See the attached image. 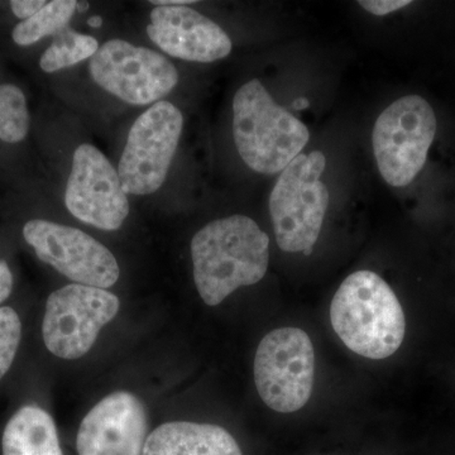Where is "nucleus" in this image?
<instances>
[{
  "instance_id": "nucleus-1",
  "label": "nucleus",
  "mask_w": 455,
  "mask_h": 455,
  "mask_svg": "<svg viewBox=\"0 0 455 455\" xmlns=\"http://www.w3.org/2000/svg\"><path fill=\"white\" fill-rule=\"evenodd\" d=\"M191 259L200 298L217 307L239 287L265 277L269 238L251 218L232 215L212 220L194 235Z\"/></svg>"
},
{
  "instance_id": "nucleus-2",
  "label": "nucleus",
  "mask_w": 455,
  "mask_h": 455,
  "mask_svg": "<svg viewBox=\"0 0 455 455\" xmlns=\"http://www.w3.org/2000/svg\"><path fill=\"white\" fill-rule=\"evenodd\" d=\"M331 320L344 346L368 359L391 357L405 338L403 307L372 271H357L343 281L331 301Z\"/></svg>"
},
{
  "instance_id": "nucleus-3",
  "label": "nucleus",
  "mask_w": 455,
  "mask_h": 455,
  "mask_svg": "<svg viewBox=\"0 0 455 455\" xmlns=\"http://www.w3.org/2000/svg\"><path fill=\"white\" fill-rule=\"evenodd\" d=\"M233 136L245 164L265 175L286 169L310 140L307 125L275 103L259 79L235 92Z\"/></svg>"
},
{
  "instance_id": "nucleus-4",
  "label": "nucleus",
  "mask_w": 455,
  "mask_h": 455,
  "mask_svg": "<svg viewBox=\"0 0 455 455\" xmlns=\"http://www.w3.org/2000/svg\"><path fill=\"white\" fill-rule=\"evenodd\" d=\"M325 166L323 152L300 154L283 171L272 190L269 212L283 252H313L329 205L328 188L320 180Z\"/></svg>"
},
{
  "instance_id": "nucleus-5",
  "label": "nucleus",
  "mask_w": 455,
  "mask_h": 455,
  "mask_svg": "<svg viewBox=\"0 0 455 455\" xmlns=\"http://www.w3.org/2000/svg\"><path fill=\"white\" fill-rule=\"evenodd\" d=\"M436 134L433 108L419 95L392 103L374 124L372 142L379 172L388 185L411 184L427 160Z\"/></svg>"
},
{
  "instance_id": "nucleus-6",
  "label": "nucleus",
  "mask_w": 455,
  "mask_h": 455,
  "mask_svg": "<svg viewBox=\"0 0 455 455\" xmlns=\"http://www.w3.org/2000/svg\"><path fill=\"white\" fill-rule=\"evenodd\" d=\"M254 382L274 411H299L310 400L315 379V352L307 331L280 328L260 340L254 358Z\"/></svg>"
},
{
  "instance_id": "nucleus-7",
  "label": "nucleus",
  "mask_w": 455,
  "mask_h": 455,
  "mask_svg": "<svg viewBox=\"0 0 455 455\" xmlns=\"http://www.w3.org/2000/svg\"><path fill=\"white\" fill-rule=\"evenodd\" d=\"M182 127L184 116L170 101H158L136 119L119 161V180L127 196H149L163 187Z\"/></svg>"
},
{
  "instance_id": "nucleus-8",
  "label": "nucleus",
  "mask_w": 455,
  "mask_h": 455,
  "mask_svg": "<svg viewBox=\"0 0 455 455\" xmlns=\"http://www.w3.org/2000/svg\"><path fill=\"white\" fill-rule=\"evenodd\" d=\"M92 80L131 106H151L170 94L179 73L167 57L130 42L110 40L90 59Z\"/></svg>"
},
{
  "instance_id": "nucleus-9",
  "label": "nucleus",
  "mask_w": 455,
  "mask_h": 455,
  "mask_svg": "<svg viewBox=\"0 0 455 455\" xmlns=\"http://www.w3.org/2000/svg\"><path fill=\"white\" fill-rule=\"evenodd\" d=\"M119 307L114 293L99 287L71 283L56 290L46 302L42 324L46 348L62 359L84 357Z\"/></svg>"
},
{
  "instance_id": "nucleus-10",
  "label": "nucleus",
  "mask_w": 455,
  "mask_h": 455,
  "mask_svg": "<svg viewBox=\"0 0 455 455\" xmlns=\"http://www.w3.org/2000/svg\"><path fill=\"white\" fill-rule=\"evenodd\" d=\"M23 236L38 259L74 283L109 289L119 278V265L109 250L83 230L53 221L33 220Z\"/></svg>"
},
{
  "instance_id": "nucleus-11",
  "label": "nucleus",
  "mask_w": 455,
  "mask_h": 455,
  "mask_svg": "<svg viewBox=\"0 0 455 455\" xmlns=\"http://www.w3.org/2000/svg\"><path fill=\"white\" fill-rule=\"evenodd\" d=\"M65 204L75 218L101 230L119 229L131 211L118 171L92 145L74 152Z\"/></svg>"
},
{
  "instance_id": "nucleus-12",
  "label": "nucleus",
  "mask_w": 455,
  "mask_h": 455,
  "mask_svg": "<svg viewBox=\"0 0 455 455\" xmlns=\"http://www.w3.org/2000/svg\"><path fill=\"white\" fill-rule=\"evenodd\" d=\"M147 412L140 398L118 391L97 403L77 433L79 455H143Z\"/></svg>"
},
{
  "instance_id": "nucleus-13",
  "label": "nucleus",
  "mask_w": 455,
  "mask_h": 455,
  "mask_svg": "<svg viewBox=\"0 0 455 455\" xmlns=\"http://www.w3.org/2000/svg\"><path fill=\"white\" fill-rule=\"evenodd\" d=\"M147 26L149 40L167 55L193 62H214L232 52L220 26L187 5H160Z\"/></svg>"
},
{
  "instance_id": "nucleus-14",
  "label": "nucleus",
  "mask_w": 455,
  "mask_h": 455,
  "mask_svg": "<svg viewBox=\"0 0 455 455\" xmlns=\"http://www.w3.org/2000/svg\"><path fill=\"white\" fill-rule=\"evenodd\" d=\"M143 455H243L235 439L218 425L175 421L149 434Z\"/></svg>"
},
{
  "instance_id": "nucleus-15",
  "label": "nucleus",
  "mask_w": 455,
  "mask_h": 455,
  "mask_svg": "<svg viewBox=\"0 0 455 455\" xmlns=\"http://www.w3.org/2000/svg\"><path fill=\"white\" fill-rule=\"evenodd\" d=\"M3 455H64L55 421L35 405L23 406L12 416L3 433Z\"/></svg>"
},
{
  "instance_id": "nucleus-16",
  "label": "nucleus",
  "mask_w": 455,
  "mask_h": 455,
  "mask_svg": "<svg viewBox=\"0 0 455 455\" xmlns=\"http://www.w3.org/2000/svg\"><path fill=\"white\" fill-rule=\"evenodd\" d=\"M98 50L99 44L94 37L75 32L66 26L53 36L52 44L41 57L40 68L44 73H56L92 59Z\"/></svg>"
},
{
  "instance_id": "nucleus-17",
  "label": "nucleus",
  "mask_w": 455,
  "mask_h": 455,
  "mask_svg": "<svg viewBox=\"0 0 455 455\" xmlns=\"http://www.w3.org/2000/svg\"><path fill=\"white\" fill-rule=\"evenodd\" d=\"M76 11L75 0H53L40 12L22 20L14 27L12 38L18 46H31L37 44L47 36H55L60 29L64 28L73 18Z\"/></svg>"
},
{
  "instance_id": "nucleus-18",
  "label": "nucleus",
  "mask_w": 455,
  "mask_h": 455,
  "mask_svg": "<svg viewBox=\"0 0 455 455\" xmlns=\"http://www.w3.org/2000/svg\"><path fill=\"white\" fill-rule=\"evenodd\" d=\"M22 337V323L16 310L9 307H0V379L7 374Z\"/></svg>"
},
{
  "instance_id": "nucleus-19",
  "label": "nucleus",
  "mask_w": 455,
  "mask_h": 455,
  "mask_svg": "<svg viewBox=\"0 0 455 455\" xmlns=\"http://www.w3.org/2000/svg\"><path fill=\"white\" fill-rule=\"evenodd\" d=\"M409 4H411L409 0H364V2H359L362 8L379 17L390 14Z\"/></svg>"
},
{
  "instance_id": "nucleus-20",
  "label": "nucleus",
  "mask_w": 455,
  "mask_h": 455,
  "mask_svg": "<svg viewBox=\"0 0 455 455\" xmlns=\"http://www.w3.org/2000/svg\"><path fill=\"white\" fill-rule=\"evenodd\" d=\"M46 4L47 2L44 0H13L11 2V9L14 16L26 20L35 16Z\"/></svg>"
},
{
  "instance_id": "nucleus-21",
  "label": "nucleus",
  "mask_w": 455,
  "mask_h": 455,
  "mask_svg": "<svg viewBox=\"0 0 455 455\" xmlns=\"http://www.w3.org/2000/svg\"><path fill=\"white\" fill-rule=\"evenodd\" d=\"M13 290V275L5 260H0V304L7 300Z\"/></svg>"
},
{
  "instance_id": "nucleus-22",
  "label": "nucleus",
  "mask_w": 455,
  "mask_h": 455,
  "mask_svg": "<svg viewBox=\"0 0 455 455\" xmlns=\"http://www.w3.org/2000/svg\"><path fill=\"white\" fill-rule=\"evenodd\" d=\"M196 0H151V4L157 5H187L193 4Z\"/></svg>"
},
{
  "instance_id": "nucleus-23",
  "label": "nucleus",
  "mask_w": 455,
  "mask_h": 455,
  "mask_svg": "<svg viewBox=\"0 0 455 455\" xmlns=\"http://www.w3.org/2000/svg\"><path fill=\"white\" fill-rule=\"evenodd\" d=\"M5 84H0V134L3 130V107H4Z\"/></svg>"
},
{
  "instance_id": "nucleus-24",
  "label": "nucleus",
  "mask_w": 455,
  "mask_h": 455,
  "mask_svg": "<svg viewBox=\"0 0 455 455\" xmlns=\"http://www.w3.org/2000/svg\"><path fill=\"white\" fill-rule=\"evenodd\" d=\"M88 25L92 27V28H99V27L103 26V18L100 16H92L88 20Z\"/></svg>"
},
{
  "instance_id": "nucleus-25",
  "label": "nucleus",
  "mask_w": 455,
  "mask_h": 455,
  "mask_svg": "<svg viewBox=\"0 0 455 455\" xmlns=\"http://www.w3.org/2000/svg\"><path fill=\"white\" fill-rule=\"evenodd\" d=\"M307 107H309V101L304 98L298 99V100H295V103H293V109L296 110L305 109V108Z\"/></svg>"
},
{
  "instance_id": "nucleus-26",
  "label": "nucleus",
  "mask_w": 455,
  "mask_h": 455,
  "mask_svg": "<svg viewBox=\"0 0 455 455\" xmlns=\"http://www.w3.org/2000/svg\"><path fill=\"white\" fill-rule=\"evenodd\" d=\"M90 8V4L88 2H76V11L80 12V13H85V12H88V9Z\"/></svg>"
}]
</instances>
